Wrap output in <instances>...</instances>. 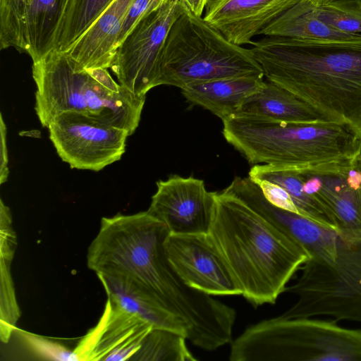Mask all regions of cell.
Here are the masks:
<instances>
[{"label":"cell","instance_id":"19","mask_svg":"<svg viewBox=\"0 0 361 361\" xmlns=\"http://www.w3.org/2000/svg\"><path fill=\"white\" fill-rule=\"evenodd\" d=\"M311 0H301L262 30L260 35L298 39H341L355 34L339 32L320 20Z\"/></svg>","mask_w":361,"mask_h":361},{"label":"cell","instance_id":"2","mask_svg":"<svg viewBox=\"0 0 361 361\" xmlns=\"http://www.w3.org/2000/svg\"><path fill=\"white\" fill-rule=\"evenodd\" d=\"M243 295L274 304L308 259L307 252L236 196L216 192L208 231Z\"/></svg>","mask_w":361,"mask_h":361},{"label":"cell","instance_id":"22","mask_svg":"<svg viewBox=\"0 0 361 361\" xmlns=\"http://www.w3.org/2000/svg\"><path fill=\"white\" fill-rule=\"evenodd\" d=\"M16 245L17 243L12 240L0 241V338L4 343L8 341L20 314L11 272Z\"/></svg>","mask_w":361,"mask_h":361},{"label":"cell","instance_id":"9","mask_svg":"<svg viewBox=\"0 0 361 361\" xmlns=\"http://www.w3.org/2000/svg\"><path fill=\"white\" fill-rule=\"evenodd\" d=\"M47 128L63 161L72 169L94 171L120 160L130 135L126 129L74 111L56 115Z\"/></svg>","mask_w":361,"mask_h":361},{"label":"cell","instance_id":"23","mask_svg":"<svg viewBox=\"0 0 361 361\" xmlns=\"http://www.w3.org/2000/svg\"><path fill=\"white\" fill-rule=\"evenodd\" d=\"M187 338L178 333L161 329H154L145 338L136 360L196 361L186 345Z\"/></svg>","mask_w":361,"mask_h":361},{"label":"cell","instance_id":"29","mask_svg":"<svg viewBox=\"0 0 361 361\" xmlns=\"http://www.w3.org/2000/svg\"><path fill=\"white\" fill-rule=\"evenodd\" d=\"M195 15L201 17L208 0H181Z\"/></svg>","mask_w":361,"mask_h":361},{"label":"cell","instance_id":"27","mask_svg":"<svg viewBox=\"0 0 361 361\" xmlns=\"http://www.w3.org/2000/svg\"><path fill=\"white\" fill-rule=\"evenodd\" d=\"M85 70L100 85L111 92L119 93L126 90L125 87L113 80L107 71V68H94Z\"/></svg>","mask_w":361,"mask_h":361},{"label":"cell","instance_id":"12","mask_svg":"<svg viewBox=\"0 0 361 361\" xmlns=\"http://www.w3.org/2000/svg\"><path fill=\"white\" fill-rule=\"evenodd\" d=\"M298 172L305 192L319 202L334 228L348 238H361V154L334 169Z\"/></svg>","mask_w":361,"mask_h":361},{"label":"cell","instance_id":"4","mask_svg":"<svg viewBox=\"0 0 361 361\" xmlns=\"http://www.w3.org/2000/svg\"><path fill=\"white\" fill-rule=\"evenodd\" d=\"M32 73L35 109L43 127L60 113L74 111L126 129L130 135L137 129L146 96L106 89L66 52L51 51L33 63Z\"/></svg>","mask_w":361,"mask_h":361},{"label":"cell","instance_id":"20","mask_svg":"<svg viewBox=\"0 0 361 361\" xmlns=\"http://www.w3.org/2000/svg\"><path fill=\"white\" fill-rule=\"evenodd\" d=\"M248 176L252 180H266L280 185L291 197L298 214L334 228L319 202L305 192L298 171L280 165L255 164L250 169Z\"/></svg>","mask_w":361,"mask_h":361},{"label":"cell","instance_id":"10","mask_svg":"<svg viewBox=\"0 0 361 361\" xmlns=\"http://www.w3.org/2000/svg\"><path fill=\"white\" fill-rule=\"evenodd\" d=\"M71 0H0V47L28 54L33 63L56 49Z\"/></svg>","mask_w":361,"mask_h":361},{"label":"cell","instance_id":"16","mask_svg":"<svg viewBox=\"0 0 361 361\" xmlns=\"http://www.w3.org/2000/svg\"><path fill=\"white\" fill-rule=\"evenodd\" d=\"M135 0H114L67 51L85 69L111 67L119 34Z\"/></svg>","mask_w":361,"mask_h":361},{"label":"cell","instance_id":"3","mask_svg":"<svg viewBox=\"0 0 361 361\" xmlns=\"http://www.w3.org/2000/svg\"><path fill=\"white\" fill-rule=\"evenodd\" d=\"M223 123L226 140L254 165L319 172L346 165L361 154V140L329 121L284 122L233 116Z\"/></svg>","mask_w":361,"mask_h":361},{"label":"cell","instance_id":"7","mask_svg":"<svg viewBox=\"0 0 361 361\" xmlns=\"http://www.w3.org/2000/svg\"><path fill=\"white\" fill-rule=\"evenodd\" d=\"M300 269L296 282L285 291L296 295L297 301L281 317L326 315L361 324V238L338 232Z\"/></svg>","mask_w":361,"mask_h":361},{"label":"cell","instance_id":"8","mask_svg":"<svg viewBox=\"0 0 361 361\" xmlns=\"http://www.w3.org/2000/svg\"><path fill=\"white\" fill-rule=\"evenodd\" d=\"M185 9L181 0H167L143 16L118 44L110 68L121 86L137 96H146L159 86L167 35Z\"/></svg>","mask_w":361,"mask_h":361},{"label":"cell","instance_id":"30","mask_svg":"<svg viewBox=\"0 0 361 361\" xmlns=\"http://www.w3.org/2000/svg\"><path fill=\"white\" fill-rule=\"evenodd\" d=\"M311 1L313 3V4L317 7V6H321L324 4L331 1L333 0H311Z\"/></svg>","mask_w":361,"mask_h":361},{"label":"cell","instance_id":"18","mask_svg":"<svg viewBox=\"0 0 361 361\" xmlns=\"http://www.w3.org/2000/svg\"><path fill=\"white\" fill-rule=\"evenodd\" d=\"M233 116L284 122L326 120L296 95L268 80L258 91L245 99Z\"/></svg>","mask_w":361,"mask_h":361},{"label":"cell","instance_id":"11","mask_svg":"<svg viewBox=\"0 0 361 361\" xmlns=\"http://www.w3.org/2000/svg\"><path fill=\"white\" fill-rule=\"evenodd\" d=\"M164 247L174 271L191 288L212 296L241 295L208 233H169Z\"/></svg>","mask_w":361,"mask_h":361},{"label":"cell","instance_id":"21","mask_svg":"<svg viewBox=\"0 0 361 361\" xmlns=\"http://www.w3.org/2000/svg\"><path fill=\"white\" fill-rule=\"evenodd\" d=\"M114 0H71L56 39V49L66 52L94 23Z\"/></svg>","mask_w":361,"mask_h":361},{"label":"cell","instance_id":"5","mask_svg":"<svg viewBox=\"0 0 361 361\" xmlns=\"http://www.w3.org/2000/svg\"><path fill=\"white\" fill-rule=\"evenodd\" d=\"M231 361H361V329L336 321L279 316L231 342Z\"/></svg>","mask_w":361,"mask_h":361},{"label":"cell","instance_id":"17","mask_svg":"<svg viewBox=\"0 0 361 361\" xmlns=\"http://www.w3.org/2000/svg\"><path fill=\"white\" fill-rule=\"evenodd\" d=\"M264 76H243L189 84L181 89L190 102L222 121L235 116L245 99L264 84Z\"/></svg>","mask_w":361,"mask_h":361},{"label":"cell","instance_id":"14","mask_svg":"<svg viewBox=\"0 0 361 361\" xmlns=\"http://www.w3.org/2000/svg\"><path fill=\"white\" fill-rule=\"evenodd\" d=\"M154 329L149 322L108 298L99 322L74 350L79 360H126Z\"/></svg>","mask_w":361,"mask_h":361},{"label":"cell","instance_id":"25","mask_svg":"<svg viewBox=\"0 0 361 361\" xmlns=\"http://www.w3.org/2000/svg\"><path fill=\"white\" fill-rule=\"evenodd\" d=\"M166 1L167 0H135L123 23V25L118 36L117 46L143 16L157 9Z\"/></svg>","mask_w":361,"mask_h":361},{"label":"cell","instance_id":"24","mask_svg":"<svg viewBox=\"0 0 361 361\" xmlns=\"http://www.w3.org/2000/svg\"><path fill=\"white\" fill-rule=\"evenodd\" d=\"M317 17L348 34H361V0H333L314 8Z\"/></svg>","mask_w":361,"mask_h":361},{"label":"cell","instance_id":"13","mask_svg":"<svg viewBox=\"0 0 361 361\" xmlns=\"http://www.w3.org/2000/svg\"><path fill=\"white\" fill-rule=\"evenodd\" d=\"M157 187L147 212L170 233H208L216 192L207 191L202 180L177 175L157 181Z\"/></svg>","mask_w":361,"mask_h":361},{"label":"cell","instance_id":"26","mask_svg":"<svg viewBox=\"0 0 361 361\" xmlns=\"http://www.w3.org/2000/svg\"><path fill=\"white\" fill-rule=\"evenodd\" d=\"M25 337L35 351L46 358L57 360H78L75 353L58 344L35 336L26 334Z\"/></svg>","mask_w":361,"mask_h":361},{"label":"cell","instance_id":"15","mask_svg":"<svg viewBox=\"0 0 361 361\" xmlns=\"http://www.w3.org/2000/svg\"><path fill=\"white\" fill-rule=\"evenodd\" d=\"M301 0H208L204 19L228 41L252 44V39Z\"/></svg>","mask_w":361,"mask_h":361},{"label":"cell","instance_id":"28","mask_svg":"<svg viewBox=\"0 0 361 361\" xmlns=\"http://www.w3.org/2000/svg\"><path fill=\"white\" fill-rule=\"evenodd\" d=\"M0 183L7 180L9 170L8 167V152L6 147V127L4 121L2 114L0 115Z\"/></svg>","mask_w":361,"mask_h":361},{"label":"cell","instance_id":"6","mask_svg":"<svg viewBox=\"0 0 361 361\" xmlns=\"http://www.w3.org/2000/svg\"><path fill=\"white\" fill-rule=\"evenodd\" d=\"M243 76H264L250 49L228 41L185 6L167 35L159 86L182 89L192 83Z\"/></svg>","mask_w":361,"mask_h":361},{"label":"cell","instance_id":"1","mask_svg":"<svg viewBox=\"0 0 361 361\" xmlns=\"http://www.w3.org/2000/svg\"><path fill=\"white\" fill-rule=\"evenodd\" d=\"M252 45L267 80L361 140V34L341 39L265 36Z\"/></svg>","mask_w":361,"mask_h":361}]
</instances>
